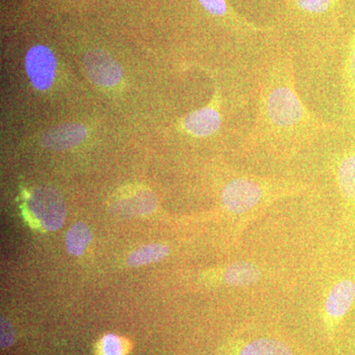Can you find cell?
<instances>
[{
  "label": "cell",
  "mask_w": 355,
  "mask_h": 355,
  "mask_svg": "<svg viewBox=\"0 0 355 355\" xmlns=\"http://www.w3.org/2000/svg\"><path fill=\"white\" fill-rule=\"evenodd\" d=\"M187 132L198 137H207L216 135L221 127V116L214 107H205L187 114L183 121Z\"/></svg>",
  "instance_id": "cell-8"
},
{
  "label": "cell",
  "mask_w": 355,
  "mask_h": 355,
  "mask_svg": "<svg viewBox=\"0 0 355 355\" xmlns=\"http://www.w3.org/2000/svg\"><path fill=\"white\" fill-rule=\"evenodd\" d=\"M91 240H92V233L90 228L83 222H77L67 233L65 244H67V252L71 256H81L85 252Z\"/></svg>",
  "instance_id": "cell-14"
},
{
  "label": "cell",
  "mask_w": 355,
  "mask_h": 355,
  "mask_svg": "<svg viewBox=\"0 0 355 355\" xmlns=\"http://www.w3.org/2000/svg\"><path fill=\"white\" fill-rule=\"evenodd\" d=\"M157 200L150 191L141 190L132 196L116 200L112 205V212L121 217H135L151 214L156 209Z\"/></svg>",
  "instance_id": "cell-9"
},
{
  "label": "cell",
  "mask_w": 355,
  "mask_h": 355,
  "mask_svg": "<svg viewBox=\"0 0 355 355\" xmlns=\"http://www.w3.org/2000/svg\"><path fill=\"white\" fill-rule=\"evenodd\" d=\"M355 300V282L343 279L331 287L326 301L327 316L331 323L336 324L349 313Z\"/></svg>",
  "instance_id": "cell-7"
},
{
  "label": "cell",
  "mask_w": 355,
  "mask_h": 355,
  "mask_svg": "<svg viewBox=\"0 0 355 355\" xmlns=\"http://www.w3.org/2000/svg\"><path fill=\"white\" fill-rule=\"evenodd\" d=\"M29 209L42 228L55 231L62 228L67 217V207L60 191L50 186L35 189L30 196Z\"/></svg>",
  "instance_id": "cell-2"
},
{
  "label": "cell",
  "mask_w": 355,
  "mask_h": 355,
  "mask_svg": "<svg viewBox=\"0 0 355 355\" xmlns=\"http://www.w3.org/2000/svg\"><path fill=\"white\" fill-rule=\"evenodd\" d=\"M98 355H127V345L120 336L109 334L100 340Z\"/></svg>",
  "instance_id": "cell-16"
},
{
  "label": "cell",
  "mask_w": 355,
  "mask_h": 355,
  "mask_svg": "<svg viewBox=\"0 0 355 355\" xmlns=\"http://www.w3.org/2000/svg\"><path fill=\"white\" fill-rule=\"evenodd\" d=\"M198 1L211 15L223 16L227 13L225 0H198Z\"/></svg>",
  "instance_id": "cell-19"
},
{
  "label": "cell",
  "mask_w": 355,
  "mask_h": 355,
  "mask_svg": "<svg viewBox=\"0 0 355 355\" xmlns=\"http://www.w3.org/2000/svg\"><path fill=\"white\" fill-rule=\"evenodd\" d=\"M238 355H294L286 343L272 338H260L245 345Z\"/></svg>",
  "instance_id": "cell-12"
},
{
  "label": "cell",
  "mask_w": 355,
  "mask_h": 355,
  "mask_svg": "<svg viewBox=\"0 0 355 355\" xmlns=\"http://www.w3.org/2000/svg\"><path fill=\"white\" fill-rule=\"evenodd\" d=\"M86 137L87 130L81 123H62L46 130L42 135L41 144L51 150H67L80 144Z\"/></svg>",
  "instance_id": "cell-6"
},
{
  "label": "cell",
  "mask_w": 355,
  "mask_h": 355,
  "mask_svg": "<svg viewBox=\"0 0 355 355\" xmlns=\"http://www.w3.org/2000/svg\"><path fill=\"white\" fill-rule=\"evenodd\" d=\"M265 196L260 183L250 178H237L222 191L224 207L231 214H241L256 207Z\"/></svg>",
  "instance_id": "cell-3"
},
{
  "label": "cell",
  "mask_w": 355,
  "mask_h": 355,
  "mask_svg": "<svg viewBox=\"0 0 355 355\" xmlns=\"http://www.w3.org/2000/svg\"><path fill=\"white\" fill-rule=\"evenodd\" d=\"M15 342V334L11 324L6 318L1 317L0 323V343L2 349H8Z\"/></svg>",
  "instance_id": "cell-18"
},
{
  "label": "cell",
  "mask_w": 355,
  "mask_h": 355,
  "mask_svg": "<svg viewBox=\"0 0 355 355\" xmlns=\"http://www.w3.org/2000/svg\"><path fill=\"white\" fill-rule=\"evenodd\" d=\"M169 254V248L162 244H149L135 250L128 257V266H141L164 260Z\"/></svg>",
  "instance_id": "cell-13"
},
{
  "label": "cell",
  "mask_w": 355,
  "mask_h": 355,
  "mask_svg": "<svg viewBox=\"0 0 355 355\" xmlns=\"http://www.w3.org/2000/svg\"><path fill=\"white\" fill-rule=\"evenodd\" d=\"M296 6L306 13L324 14L328 12L336 3V0H294Z\"/></svg>",
  "instance_id": "cell-17"
},
{
  "label": "cell",
  "mask_w": 355,
  "mask_h": 355,
  "mask_svg": "<svg viewBox=\"0 0 355 355\" xmlns=\"http://www.w3.org/2000/svg\"><path fill=\"white\" fill-rule=\"evenodd\" d=\"M26 70L32 85L38 90H46L53 85L57 71V60L46 46H33L26 55Z\"/></svg>",
  "instance_id": "cell-4"
},
{
  "label": "cell",
  "mask_w": 355,
  "mask_h": 355,
  "mask_svg": "<svg viewBox=\"0 0 355 355\" xmlns=\"http://www.w3.org/2000/svg\"><path fill=\"white\" fill-rule=\"evenodd\" d=\"M83 65L89 78L97 85L113 87L121 83V65L104 51L94 49L87 51L84 55Z\"/></svg>",
  "instance_id": "cell-5"
},
{
  "label": "cell",
  "mask_w": 355,
  "mask_h": 355,
  "mask_svg": "<svg viewBox=\"0 0 355 355\" xmlns=\"http://www.w3.org/2000/svg\"><path fill=\"white\" fill-rule=\"evenodd\" d=\"M330 127L315 119L297 94L291 60L288 58L275 60L261 83L253 135L288 137L314 135Z\"/></svg>",
  "instance_id": "cell-1"
},
{
  "label": "cell",
  "mask_w": 355,
  "mask_h": 355,
  "mask_svg": "<svg viewBox=\"0 0 355 355\" xmlns=\"http://www.w3.org/2000/svg\"><path fill=\"white\" fill-rule=\"evenodd\" d=\"M343 81H345L347 104L352 109V111L355 113V30L350 40L347 58H345Z\"/></svg>",
  "instance_id": "cell-15"
},
{
  "label": "cell",
  "mask_w": 355,
  "mask_h": 355,
  "mask_svg": "<svg viewBox=\"0 0 355 355\" xmlns=\"http://www.w3.org/2000/svg\"><path fill=\"white\" fill-rule=\"evenodd\" d=\"M261 277L260 268L246 261L232 263L223 273L224 282L231 286H251L258 282Z\"/></svg>",
  "instance_id": "cell-11"
},
{
  "label": "cell",
  "mask_w": 355,
  "mask_h": 355,
  "mask_svg": "<svg viewBox=\"0 0 355 355\" xmlns=\"http://www.w3.org/2000/svg\"><path fill=\"white\" fill-rule=\"evenodd\" d=\"M336 180L343 198L347 202H355V147L340 159Z\"/></svg>",
  "instance_id": "cell-10"
}]
</instances>
